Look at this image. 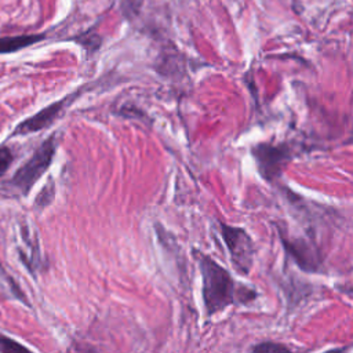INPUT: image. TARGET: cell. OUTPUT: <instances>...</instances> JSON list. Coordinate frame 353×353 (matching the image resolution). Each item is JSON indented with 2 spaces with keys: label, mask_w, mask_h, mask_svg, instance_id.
I'll return each mask as SVG.
<instances>
[{
  "label": "cell",
  "mask_w": 353,
  "mask_h": 353,
  "mask_svg": "<svg viewBox=\"0 0 353 353\" xmlns=\"http://www.w3.org/2000/svg\"><path fill=\"white\" fill-rule=\"evenodd\" d=\"M0 352L12 353V352H30V350L26 346L21 345L19 342L0 334Z\"/></svg>",
  "instance_id": "9c48e42d"
},
{
  "label": "cell",
  "mask_w": 353,
  "mask_h": 353,
  "mask_svg": "<svg viewBox=\"0 0 353 353\" xmlns=\"http://www.w3.org/2000/svg\"><path fill=\"white\" fill-rule=\"evenodd\" d=\"M203 280V303L207 316L225 310L229 305H247L256 298V291L248 285L239 284L232 274L214 258L200 250H193Z\"/></svg>",
  "instance_id": "6da1fadb"
},
{
  "label": "cell",
  "mask_w": 353,
  "mask_h": 353,
  "mask_svg": "<svg viewBox=\"0 0 353 353\" xmlns=\"http://www.w3.org/2000/svg\"><path fill=\"white\" fill-rule=\"evenodd\" d=\"M251 153L261 176L268 182L274 181L291 159V153L285 145L261 142L251 148Z\"/></svg>",
  "instance_id": "277c9868"
},
{
  "label": "cell",
  "mask_w": 353,
  "mask_h": 353,
  "mask_svg": "<svg viewBox=\"0 0 353 353\" xmlns=\"http://www.w3.org/2000/svg\"><path fill=\"white\" fill-rule=\"evenodd\" d=\"M57 148L58 132H54L48 138H46L41 145L34 150V153L29 157V160L15 171L11 178V185L18 189L23 196H26L34 186V183L50 168Z\"/></svg>",
  "instance_id": "7a4b0ae2"
},
{
  "label": "cell",
  "mask_w": 353,
  "mask_h": 353,
  "mask_svg": "<svg viewBox=\"0 0 353 353\" xmlns=\"http://www.w3.org/2000/svg\"><path fill=\"white\" fill-rule=\"evenodd\" d=\"M221 236L230 254L234 269L241 274H248L254 263V241L245 229L219 222Z\"/></svg>",
  "instance_id": "3957f363"
},
{
  "label": "cell",
  "mask_w": 353,
  "mask_h": 353,
  "mask_svg": "<svg viewBox=\"0 0 353 353\" xmlns=\"http://www.w3.org/2000/svg\"><path fill=\"white\" fill-rule=\"evenodd\" d=\"M283 245L290 256L294 258V261L298 263V266L305 272H319L320 268V258L319 254L312 248L310 244L306 241L298 239V240H290L288 237H284L281 234Z\"/></svg>",
  "instance_id": "8992f818"
},
{
  "label": "cell",
  "mask_w": 353,
  "mask_h": 353,
  "mask_svg": "<svg viewBox=\"0 0 353 353\" xmlns=\"http://www.w3.org/2000/svg\"><path fill=\"white\" fill-rule=\"evenodd\" d=\"M76 41H79V43H80L87 51H90V52H94V51L98 50L99 46H101V37H99L98 34L91 33V32H87V33H84L83 36L77 37Z\"/></svg>",
  "instance_id": "30bf717a"
},
{
  "label": "cell",
  "mask_w": 353,
  "mask_h": 353,
  "mask_svg": "<svg viewBox=\"0 0 353 353\" xmlns=\"http://www.w3.org/2000/svg\"><path fill=\"white\" fill-rule=\"evenodd\" d=\"M12 160H14V154L11 149L6 145H1L0 146V176H3L6 171L10 168Z\"/></svg>",
  "instance_id": "7c38bea8"
},
{
  "label": "cell",
  "mask_w": 353,
  "mask_h": 353,
  "mask_svg": "<svg viewBox=\"0 0 353 353\" xmlns=\"http://www.w3.org/2000/svg\"><path fill=\"white\" fill-rule=\"evenodd\" d=\"M0 290L4 292L6 296H11L23 305L29 306V301L26 299L25 292L21 290L19 284L12 279V276L3 268L0 263Z\"/></svg>",
  "instance_id": "ba28073f"
},
{
  "label": "cell",
  "mask_w": 353,
  "mask_h": 353,
  "mask_svg": "<svg viewBox=\"0 0 353 353\" xmlns=\"http://www.w3.org/2000/svg\"><path fill=\"white\" fill-rule=\"evenodd\" d=\"M79 95L80 94L76 91L59 101L52 102L51 105L43 108L40 112L34 113L33 116L25 119L22 123H19L15 127L12 135H26V134H32V132H36V131L50 127L62 114L65 108L68 105H70Z\"/></svg>",
  "instance_id": "5b68a950"
},
{
  "label": "cell",
  "mask_w": 353,
  "mask_h": 353,
  "mask_svg": "<svg viewBox=\"0 0 353 353\" xmlns=\"http://www.w3.org/2000/svg\"><path fill=\"white\" fill-rule=\"evenodd\" d=\"M54 197V185H52V181H50L43 189L41 192L37 194L36 197V204H39L40 207H46L51 203Z\"/></svg>",
  "instance_id": "4fadbf2b"
},
{
  "label": "cell",
  "mask_w": 353,
  "mask_h": 353,
  "mask_svg": "<svg viewBox=\"0 0 353 353\" xmlns=\"http://www.w3.org/2000/svg\"><path fill=\"white\" fill-rule=\"evenodd\" d=\"M44 34H19V36H6L0 37V54H10L26 48L29 46L41 41Z\"/></svg>",
  "instance_id": "52a82bcc"
},
{
  "label": "cell",
  "mask_w": 353,
  "mask_h": 353,
  "mask_svg": "<svg viewBox=\"0 0 353 353\" xmlns=\"http://www.w3.org/2000/svg\"><path fill=\"white\" fill-rule=\"evenodd\" d=\"M251 350H254V352H263V353H269V352H290V347L283 345V343H276V342H261L259 345L252 346Z\"/></svg>",
  "instance_id": "8fae6325"
}]
</instances>
